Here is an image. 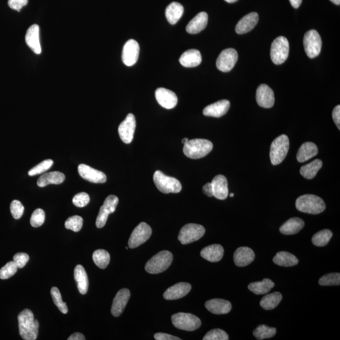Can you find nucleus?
<instances>
[{
  "mask_svg": "<svg viewBox=\"0 0 340 340\" xmlns=\"http://www.w3.org/2000/svg\"><path fill=\"white\" fill-rule=\"evenodd\" d=\"M19 333L25 340H35L39 333V321L34 319V314L30 309H24L18 316Z\"/></svg>",
  "mask_w": 340,
  "mask_h": 340,
  "instance_id": "f257e3e1",
  "label": "nucleus"
},
{
  "mask_svg": "<svg viewBox=\"0 0 340 340\" xmlns=\"http://www.w3.org/2000/svg\"><path fill=\"white\" fill-rule=\"evenodd\" d=\"M213 149V144L210 140L203 139L188 140L184 144L183 153L186 157L198 160L206 157Z\"/></svg>",
  "mask_w": 340,
  "mask_h": 340,
  "instance_id": "f03ea898",
  "label": "nucleus"
},
{
  "mask_svg": "<svg viewBox=\"0 0 340 340\" xmlns=\"http://www.w3.org/2000/svg\"><path fill=\"white\" fill-rule=\"evenodd\" d=\"M296 209L302 213L318 214L325 210L326 204L319 197L306 194L296 200Z\"/></svg>",
  "mask_w": 340,
  "mask_h": 340,
  "instance_id": "7ed1b4c3",
  "label": "nucleus"
},
{
  "mask_svg": "<svg viewBox=\"0 0 340 340\" xmlns=\"http://www.w3.org/2000/svg\"><path fill=\"white\" fill-rule=\"evenodd\" d=\"M173 255L168 251H162L151 258L145 266V270L151 274H157L167 270L172 263Z\"/></svg>",
  "mask_w": 340,
  "mask_h": 340,
  "instance_id": "20e7f679",
  "label": "nucleus"
},
{
  "mask_svg": "<svg viewBox=\"0 0 340 340\" xmlns=\"http://www.w3.org/2000/svg\"><path fill=\"white\" fill-rule=\"evenodd\" d=\"M289 149V139L285 134L276 138L271 144L270 157L273 165H278L284 160Z\"/></svg>",
  "mask_w": 340,
  "mask_h": 340,
  "instance_id": "39448f33",
  "label": "nucleus"
},
{
  "mask_svg": "<svg viewBox=\"0 0 340 340\" xmlns=\"http://www.w3.org/2000/svg\"><path fill=\"white\" fill-rule=\"evenodd\" d=\"M153 180L158 190L162 193H179L182 188L177 179L165 175L160 171H155Z\"/></svg>",
  "mask_w": 340,
  "mask_h": 340,
  "instance_id": "423d86ee",
  "label": "nucleus"
},
{
  "mask_svg": "<svg viewBox=\"0 0 340 340\" xmlns=\"http://www.w3.org/2000/svg\"><path fill=\"white\" fill-rule=\"evenodd\" d=\"M289 53V43L287 38L278 37L273 40L271 46V60L275 65H282L287 60Z\"/></svg>",
  "mask_w": 340,
  "mask_h": 340,
  "instance_id": "0eeeda50",
  "label": "nucleus"
},
{
  "mask_svg": "<svg viewBox=\"0 0 340 340\" xmlns=\"http://www.w3.org/2000/svg\"><path fill=\"white\" fill-rule=\"evenodd\" d=\"M171 321L175 328L181 330L193 331L200 328L201 319L193 314L179 313L171 317Z\"/></svg>",
  "mask_w": 340,
  "mask_h": 340,
  "instance_id": "6e6552de",
  "label": "nucleus"
},
{
  "mask_svg": "<svg viewBox=\"0 0 340 340\" xmlns=\"http://www.w3.org/2000/svg\"><path fill=\"white\" fill-rule=\"evenodd\" d=\"M304 50L309 58H314L319 55L322 47L320 35L315 30L307 32L304 37Z\"/></svg>",
  "mask_w": 340,
  "mask_h": 340,
  "instance_id": "1a4fd4ad",
  "label": "nucleus"
},
{
  "mask_svg": "<svg viewBox=\"0 0 340 340\" xmlns=\"http://www.w3.org/2000/svg\"><path fill=\"white\" fill-rule=\"evenodd\" d=\"M206 229L201 225L188 224L181 229L178 240L182 245H187L198 241L205 234Z\"/></svg>",
  "mask_w": 340,
  "mask_h": 340,
  "instance_id": "9d476101",
  "label": "nucleus"
},
{
  "mask_svg": "<svg viewBox=\"0 0 340 340\" xmlns=\"http://www.w3.org/2000/svg\"><path fill=\"white\" fill-rule=\"evenodd\" d=\"M152 234V229L149 225L141 222L132 231L128 245L130 249H135L144 244Z\"/></svg>",
  "mask_w": 340,
  "mask_h": 340,
  "instance_id": "9b49d317",
  "label": "nucleus"
},
{
  "mask_svg": "<svg viewBox=\"0 0 340 340\" xmlns=\"http://www.w3.org/2000/svg\"><path fill=\"white\" fill-rule=\"evenodd\" d=\"M238 60V55L234 48H229L222 51L216 61V66L222 72H229Z\"/></svg>",
  "mask_w": 340,
  "mask_h": 340,
  "instance_id": "f8f14e48",
  "label": "nucleus"
},
{
  "mask_svg": "<svg viewBox=\"0 0 340 340\" xmlns=\"http://www.w3.org/2000/svg\"><path fill=\"white\" fill-rule=\"evenodd\" d=\"M119 204V199L116 196L107 197L103 206L100 209L99 213L96 220V226L98 228H102L106 224L109 215L116 211Z\"/></svg>",
  "mask_w": 340,
  "mask_h": 340,
  "instance_id": "ddd939ff",
  "label": "nucleus"
},
{
  "mask_svg": "<svg viewBox=\"0 0 340 340\" xmlns=\"http://www.w3.org/2000/svg\"><path fill=\"white\" fill-rule=\"evenodd\" d=\"M136 122L132 114L127 115L126 118L119 127L118 132L121 140L126 144H130L132 141L135 132Z\"/></svg>",
  "mask_w": 340,
  "mask_h": 340,
  "instance_id": "4468645a",
  "label": "nucleus"
},
{
  "mask_svg": "<svg viewBox=\"0 0 340 340\" xmlns=\"http://www.w3.org/2000/svg\"><path fill=\"white\" fill-rule=\"evenodd\" d=\"M139 45L136 40L130 39L125 43L122 51V61L127 66H132L137 63L139 55Z\"/></svg>",
  "mask_w": 340,
  "mask_h": 340,
  "instance_id": "2eb2a0df",
  "label": "nucleus"
},
{
  "mask_svg": "<svg viewBox=\"0 0 340 340\" xmlns=\"http://www.w3.org/2000/svg\"><path fill=\"white\" fill-rule=\"evenodd\" d=\"M78 173L85 180L94 183L106 182L107 176L102 171L94 169L88 165L80 164L78 168Z\"/></svg>",
  "mask_w": 340,
  "mask_h": 340,
  "instance_id": "dca6fc26",
  "label": "nucleus"
},
{
  "mask_svg": "<svg viewBox=\"0 0 340 340\" xmlns=\"http://www.w3.org/2000/svg\"><path fill=\"white\" fill-rule=\"evenodd\" d=\"M258 105L263 108L270 109L275 104L274 93L267 85L262 84L258 86L256 94Z\"/></svg>",
  "mask_w": 340,
  "mask_h": 340,
  "instance_id": "f3484780",
  "label": "nucleus"
},
{
  "mask_svg": "<svg viewBox=\"0 0 340 340\" xmlns=\"http://www.w3.org/2000/svg\"><path fill=\"white\" fill-rule=\"evenodd\" d=\"M155 96L158 104L163 108L172 109L177 105V96L170 89L164 88H158L156 90Z\"/></svg>",
  "mask_w": 340,
  "mask_h": 340,
  "instance_id": "a211bd4d",
  "label": "nucleus"
},
{
  "mask_svg": "<svg viewBox=\"0 0 340 340\" xmlns=\"http://www.w3.org/2000/svg\"><path fill=\"white\" fill-rule=\"evenodd\" d=\"M130 297V293L127 288H122L117 293L112 303L111 313L115 317L121 316L126 308Z\"/></svg>",
  "mask_w": 340,
  "mask_h": 340,
  "instance_id": "6ab92c4d",
  "label": "nucleus"
},
{
  "mask_svg": "<svg viewBox=\"0 0 340 340\" xmlns=\"http://www.w3.org/2000/svg\"><path fill=\"white\" fill-rule=\"evenodd\" d=\"M191 288L190 283L180 282L171 286L165 291L163 297L167 300H176L187 295Z\"/></svg>",
  "mask_w": 340,
  "mask_h": 340,
  "instance_id": "aec40b11",
  "label": "nucleus"
},
{
  "mask_svg": "<svg viewBox=\"0 0 340 340\" xmlns=\"http://www.w3.org/2000/svg\"><path fill=\"white\" fill-rule=\"evenodd\" d=\"M230 102L227 100H222L207 106L204 109V116L213 117H221L224 116L228 112L230 108Z\"/></svg>",
  "mask_w": 340,
  "mask_h": 340,
  "instance_id": "412c9836",
  "label": "nucleus"
},
{
  "mask_svg": "<svg viewBox=\"0 0 340 340\" xmlns=\"http://www.w3.org/2000/svg\"><path fill=\"white\" fill-rule=\"evenodd\" d=\"M255 255L249 247H239L234 252V262L237 267H244L254 262Z\"/></svg>",
  "mask_w": 340,
  "mask_h": 340,
  "instance_id": "4be33fe9",
  "label": "nucleus"
},
{
  "mask_svg": "<svg viewBox=\"0 0 340 340\" xmlns=\"http://www.w3.org/2000/svg\"><path fill=\"white\" fill-rule=\"evenodd\" d=\"M213 186L214 197L219 200H224L228 196V184L224 175L215 176L211 182Z\"/></svg>",
  "mask_w": 340,
  "mask_h": 340,
  "instance_id": "5701e85b",
  "label": "nucleus"
},
{
  "mask_svg": "<svg viewBox=\"0 0 340 340\" xmlns=\"http://www.w3.org/2000/svg\"><path fill=\"white\" fill-rule=\"evenodd\" d=\"M258 19H259V17L256 12L250 13L249 14L245 15L236 25L237 34H244L251 31L258 24Z\"/></svg>",
  "mask_w": 340,
  "mask_h": 340,
  "instance_id": "b1692460",
  "label": "nucleus"
},
{
  "mask_svg": "<svg viewBox=\"0 0 340 340\" xmlns=\"http://www.w3.org/2000/svg\"><path fill=\"white\" fill-rule=\"evenodd\" d=\"M25 42L27 45L37 55L41 53V46L39 40V26L37 24L32 25L27 30L25 35Z\"/></svg>",
  "mask_w": 340,
  "mask_h": 340,
  "instance_id": "393cba45",
  "label": "nucleus"
},
{
  "mask_svg": "<svg viewBox=\"0 0 340 340\" xmlns=\"http://www.w3.org/2000/svg\"><path fill=\"white\" fill-rule=\"evenodd\" d=\"M208 22V14L205 12H200L186 25V32L191 34H198L205 29Z\"/></svg>",
  "mask_w": 340,
  "mask_h": 340,
  "instance_id": "a878e982",
  "label": "nucleus"
},
{
  "mask_svg": "<svg viewBox=\"0 0 340 340\" xmlns=\"http://www.w3.org/2000/svg\"><path fill=\"white\" fill-rule=\"evenodd\" d=\"M205 306L209 311L215 314H227L232 309L230 302L221 299H214L207 301Z\"/></svg>",
  "mask_w": 340,
  "mask_h": 340,
  "instance_id": "bb28decb",
  "label": "nucleus"
},
{
  "mask_svg": "<svg viewBox=\"0 0 340 340\" xmlns=\"http://www.w3.org/2000/svg\"><path fill=\"white\" fill-rule=\"evenodd\" d=\"M181 65L186 68L197 67L202 63V56L200 51L190 50L185 51L179 60Z\"/></svg>",
  "mask_w": 340,
  "mask_h": 340,
  "instance_id": "cd10ccee",
  "label": "nucleus"
},
{
  "mask_svg": "<svg viewBox=\"0 0 340 340\" xmlns=\"http://www.w3.org/2000/svg\"><path fill=\"white\" fill-rule=\"evenodd\" d=\"M223 247L220 245H213L204 248L201 252V257L211 262H219L223 257Z\"/></svg>",
  "mask_w": 340,
  "mask_h": 340,
  "instance_id": "c85d7f7f",
  "label": "nucleus"
},
{
  "mask_svg": "<svg viewBox=\"0 0 340 340\" xmlns=\"http://www.w3.org/2000/svg\"><path fill=\"white\" fill-rule=\"evenodd\" d=\"M74 277L79 292L81 295H86L88 289V277L82 265H78L76 266L74 271Z\"/></svg>",
  "mask_w": 340,
  "mask_h": 340,
  "instance_id": "c756f323",
  "label": "nucleus"
},
{
  "mask_svg": "<svg viewBox=\"0 0 340 340\" xmlns=\"http://www.w3.org/2000/svg\"><path fill=\"white\" fill-rule=\"evenodd\" d=\"M318 153L317 145L313 142H307L301 145L298 152L297 160L299 162L303 163L315 157Z\"/></svg>",
  "mask_w": 340,
  "mask_h": 340,
  "instance_id": "7c9ffc66",
  "label": "nucleus"
},
{
  "mask_svg": "<svg viewBox=\"0 0 340 340\" xmlns=\"http://www.w3.org/2000/svg\"><path fill=\"white\" fill-rule=\"evenodd\" d=\"M65 180V175L63 173L59 171H53L40 176L37 180V185L40 187H44V186L50 185V184H55V185H60Z\"/></svg>",
  "mask_w": 340,
  "mask_h": 340,
  "instance_id": "2f4dec72",
  "label": "nucleus"
},
{
  "mask_svg": "<svg viewBox=\"0 0 340 340\" xmlns=\"http://www.w3.org/2000/svg\"><path fill=\"white\" fill-rule=\"evenodd\" d=\"M304 226V222L303 219L299 217H293L288 219L280 227V232L285 235L295 234L303 229Z\"/></svg>",
  "mask_w": 340,
  "mask_h": 340,
  "instance_id": "473e14b6",
  "label": "nucleus"
},
{
  "mask_svg": "<svg viewBox=\"0 0 340 340\" xmlns=\"http://www.w3.org/2000/svg\"><path fill=\"white\" fill-rule=\"evenodd\" d=\"M184 12L183 5L178 2H173L166 9L165 15L168 22L175 25L182 17Z\"/></svg>",
  "mask_w": 340,
  "mask_h": 340,
  "instance_id": "72a5a7b5",
  "label": "nucleus"
},
{
  "mask_svg": "<svg viewBox=\"0 0 340 340\" xmlns=\"http://www.w3.org/2000/svg\"><path fill=\"white\" fill-rule=\"evenodd\" d=\"M276 265L281 267H289L298 264L299 260L296 256L287 252L277 253L273 259Z\"/></svg>",
  "mask_w": 340,
  "mask_h": 340,
  "instance_id": "f704fd0d",
  "label": "nucleus"
},
{
  "mask_svg": "<svg viewBox=\"0 0 340 340\" xmlns=\"http://www.w3.org/2000/svg\"><path fill=\"white\" fill-rule=\"evenodd\" d=\"M275 283L272 280L265 278L261 282H256L250 283L249 289L255 295H265L269 293L271 289L274 287Z\"/></svg>",
  "mask_w": 340,
  "mask_h": 340,
  "instance_id": "c9c22d12",
  "label": "nucleus"
},
{
  "mask_svg": "<svg viewBox=\"0 0 340 340\" xmlns=\"http://www.w3.org/2000/svg\"><path fill=\"white\" fill-rule=\"evenodd\" d=\"M323 166V162L320 160H315L309 164L302 167L300 170L301 175L304 178L311 180L315 177L316 174Z\"/></svg>",
  "mask_w": 340,
  "mask_h": 340,
  "instance_id": "e433bc0d",
  "label": "nucleus"
},
{
  "mask_svg": "<svg viewBox=\"0 0 340 340\" xmlns=\"http://www.w3.org/2000/svg\"><path fill=\"white\" fill-rule=\"evenodd\" d=\"M282 299L280 293L275 292L264 296L260 301V306L265 310H272L280 304Z\"/></svg>",
  "mask_w": 340,
  "mask_h": 340,
  "instance_id": "4c0bfd02",
  "label": "nucleus"
},
{
  "mask_svg": "<svg viewBox=\"0 0 340 340\" xmlns=\"http://www.w3.org/2000/svg\"><path fill=\"white\" fill-rule=\"evenodd\" d=\"M93 260L97 267L105 269L109 265L111 256L104 250H98L93 252Z\"/></svg>",
  "mask_w": 340,
  "mask_h": 340,
  "instance_id": "58836bf2",
  "label": "nucleus"
},
{
  "mask_svg": "<svg viewBox=\"0 0 340 340\" xmlns=\"http://www.w3.org/2000/svg\"><path fill=\"white\" fill-rule=\"evenodd\" d=\"M332 236H333V233L330 230H322L314 235L312 238V242L316 247H324L328 244Z\"/></svg>",
  "mask_w": 340,
  "mask_h": 340,
  "instance_id": "ea45409f",
  "label": "nucleus"
},
{
  "mask_svg": "<svg viewBox=\"0 0 340 340\" xmlns=\"http://www.w3.org/2000/svg\"><path fill=\"white\" fill-rule=\"evenodd\" d=\"M277 333V329L266 325H259L254 331V335L257 339H264L272 338Z\"/></svg>",
  "mask_w": 340,
  "mask_h": 340,
  "instance_id": "a19ab883",
  "label": "nucleus"
},
{
  "mask_svg": "<svg viewBox=\"0 0 340 340\" xmlns=\"http://www.w3.org/2000/svg\"><path fill=\"white\" fill-rule=\"evenodd\" d=\"M51 296L54 303L55 305L58 307V309L63 314H66L68 313V309L67 305L62 300L60 290L57 287H53L51 290Z\"/></svg>",
  "mask_w": 340,
  "mask_h": 340,
  "instance_id": "79ce46f5",
  "label": "nucleus"
},
{
  "mask_svg": "<svg viewBox=\"0 0 340 340\" xmlns=\"http://www.w3.org/2000/svg\"><path fill=\"white\" fill-rule=\"evenodd\" d=\"M83 220L82 217L79 216H73L66 220L65 227L74 232H79L82 228Z\"/></svg>",
  "mask_w": 340,
  "mask_h": 340,
  "instance_id": "37998d69",
  "label": "nucleus"
},
{
  "mask_svg": "<svg viewBox=\"0 0 340 340\" xmlns=\"http://www.w3.org/2000/svg\"><path fill=\"white\" fill-rule=\"evenodd\" d=\"M319 284L323 286L339 285V273H331L323 276L319 280Z\"/></svg>",
  "mask_w": 340,
  "mask_h": 340,
  "instance_id": "c03bdc74",
  "label": "nucleus"
},
{
  "mask_svg": "<svg viewBox=\"0 0 340 340\" xmlns=\"http://www.w3.org/2000/svg\"><path fill=\"white\" fill-rule=\"evenodd\" d=\"M18 267L15 263L10 262L0 269V278L2 280H6L12 277L17 273Z\"/></svg>",
  "mask_w": 340,
  "mask_h": 340,
  "instance_id": "a18cd8bd",
  "label": "nucleus"
},
{
  "mask_svg": "<svg viewBox=\"0 0 340 340\" xmlns=\"http://www.w3.org/2000/svg\"><path fill=\"white\" fill-rule=\"evenodd\" d=\"M53 163L54 162L52 160H45L43 161L42 162L40 163L39 164L35 166V167L32 168V169L29 171V175L32 176L40 175V174L44 173L46 171H47L52 167Z\"/></svg>",
  "mask_w": 340,
  "mask_h": 340,
  "instance_id": "49530a36",
  "label": "nucleus"
},
{
  "mask_svg": "<svg viewBox=\"0 0 340 340\" xmlns=\"http://www.w3.org/2000/svg\"><path fill=\"white\" fill-rule=\"evenodd\" d=\"M204 340H228V334L221 329H214L209 331L203 338Z\"/></svg>",
  "mask_w": 340,
  "mask_h": 340,
  "instance_id": "de8ad7c7",
  "label": "nucleus"
},
{
  "mask_svg": "<svg viewBox=\"0 0 340 340\" xmlns=\"http://www.w3.org/2000/svg\"><path fill=\"white\" fill-rule=\"evenodd\" d=\"M45 215L41 209H37L32 214L30 224L32 227H38L42 226L45 221Z\"/></svg>",
  "mask_w": 340,
  "mask_h": 340,
  "instance_id": "09e8293b",
  "label": "nucleus"
},
{
  "mask_svg": "<svg viewBox=\"0 0 340 340\" xmlns=\"http://www.w3.org/2000/svg\"><path fill=\"white\" fill-rule=\"evenodd\" d=\"M10 211L15 219L21 218L24 212V207L19 201H13L10 205Z\"/></svg>",
  "mask_w": 340,
  "mask_h": 340,
  "instance_id": "8fccbe9b",
  "label": "nucleus"
},
{
  "mask_svg": "<svg viewBox=\"0 0 340 340\" xmlns=\"http://www.w3.org/2000/svg\"><path fill=\"white\" fill-rule=\"evenodd\" d=\"M90 201L88 193L85 192H81L74 197L73 199V203L74 205L78 208H83L88 205Z\"/></svg>",
  "mask_w": 340,
  "mask_h": 340,
  "instance_id": "3c124183",
  "label": "nucleus"
},
{
  "mask_svg": "<svg viewBox=\"0 0 340 340\" xmlns=\"http://www.w3.org/2000/svg\"><path fill=\"white\" fill-rule=\"evenodd\" d=\"M29 260V256L25 253H18L14 257V262L18 268H22L26 265Z\"/></svg>",
  "mask_w": 340,
  "mask_h": 340,
  "instance_id": "603ef678",
  "label": "nucleus"
},
{
  "mask_svg": "<svg viewBox=\"0 0 340 340\" xmlns=\"http://www.w3.org/2000/svg\"><path fill=\"white\" fill-rule=\"evenodd\" d=\"M29 0H9L8 4L12 9L20 12L23 7L26 6Z\"/></svg>",
  "mask_w": 340,
  "mask_h": 340,
  "instance_id": "864d4df0",
  "label": "nucleus"
},
{
  "mask_svg": "<svg viewBox=\"0 0 340 340\" xmlns=\"http://www.w3.org/2000/svg\"><path fill=\"white\" fill-rule=\"evenodd\" d=\"M332 117L334 123L336 124L337 127L340 129V106H337L334 107L333 112H332Z\"/></svg>",
  "mask_w": 340,
  "mask_h": 340,
  "instance_id": "5fc2aeb1",
  "label": "nucleus"
},
{
  "mask_svg": "<svg viewBox=\"0 0 340 340\" xmlns=\"http://www.w3.org/2000/svg\"><path fill=\"white\" fill-rule=\"evenodd\" d=\"M155 339L157 340H181L178 337L174 336L167 333H158L155 334Z\"/></svg>",
  "mask_w": 340,
  "mask_h": 340,
  "instance_id": "6e6d98bb",
  "label": "nucleus"
},
{
  "mask_svg": "<svg viewBox=\"0 0 340 340\" xmlns=\"http://www.w3.org/2000/svg\"><path fill=\"white\" fill-rule=\"evenodd\" d=\"M203 191L206 196L210 197V198H211V197H214L213 186H212L211 183H206V185L203 186Z\"/></svg>",
  "mask_w": 340,
  "mask_h": 340,
  "instance_id": "4d7b16f0",
  "label": "nucleus"
},
{
  "mask_svg": "<svg viewBox=\"0 0 340 340\" xmlns=\"http://www.w3.org/2000/svg\"><path fill=\"white\" fill-rule=\"evenodd\" d=\"M68 340H85V337L80 333H75L69 337Z\"/></svg>",
  "mask_w": 340,
  "mask_h": 340,
  "instance_id": "13d9d810",
  "label": "nucleus"
},
{
  "mask_svg": "<svg viewBox=\"0 0 340 340\" xmlns=\"http://www.w3.org/2000/svg\"><path fill=\"white\" fill-rule=\"evenodd\" d=\"M291 5L295 8V9H298L301 5L303 0H289Z\"/></svg>",
  "mask_w": 340,
  "mask_h": 340,
  "instance_id": "bf43d9fd",
  "label": "nucleus"
},
{
  "mask_svg": "<svg viewBox=\"0 0 340 340\" xmlns=\"http://www.w3.org/2000/svg\"><path fill=\"white\" fill-rule=\"evenodd\" d=\"M332 3H333L334 4L336 5H340V0H330Z\"/></svg>",
  "mask_w": 340,
  "mask_h": 340,
  "instance_id": "052dcab7",
  "label": "nucleus"
},
{
  "mask_svg": "<svg viewBox=\"0 0 340 340\" xmlns=\"http://www.w3.org/2000/svg\"><path fill=\"white\" fill-rule=\"evenodd\" d=\"M224 1L229 3V4H232V3L236 2L237 0H224Z\"/></svg>",
  "mask_w": 340,
  "mask_h": 340,
  "instance_id": "680f3d73",
  "label": "nucleus"
},
{
  "mask_svg": "<svg viewBox=\"0 0 340 340\" xmlns=\"http://www.w3.org/2000/svg\"><path fill=\"white\" fill-rule=\"evenodd\" d=\"M188 141V138H184V139H183L182 140V141L181 142H182L183 144H185V143Z\"/></svg>",
  "mask_w": 340,
  "mask_h": 340,
  "instance_id": "e2e57ef3",
  "label": "nucleus"
},
{
  "mask_svg": "<svg viewBox=\"0 0 340 340\" xmlns=\"http://www.w3.org/2000/svg\"><path fill=\"white\" fill-rule=\"evenodd\" d=\"M234 196V193H231V194H230V197H231V198H233Z\"/></svg>",
  "mask_w": 340,
  "mask_h": 340,
  "instance_id": "0e129e2a",
  "label": "nucleus"
}]
</instances>
